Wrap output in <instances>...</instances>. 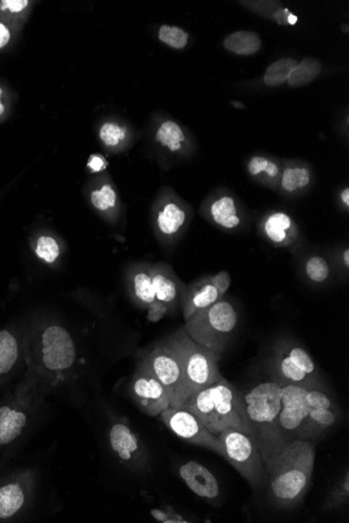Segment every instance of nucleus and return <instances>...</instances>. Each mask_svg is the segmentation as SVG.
Returning <instances> with one entry per match:
<instances>
[{"label":"nucleus","instance_id":"b1692460","mask_svg":"<svg viewBox=\"0 0 349 523\" xmlns=\"http://www.w3.org/2000/svg\"><path fill=\"white\" fill-rule=\"evenodd\" d=\"M186 220V213L175 203H168L157 215V227L163 235L173 236Z\"/></svg>","mask_w":349,"mask_h":523},{"label":"nucleus","instance_id":"de8ad7c7","mask_svg":"<svg viewBox=\"0 0 349 523\" xmlns=\"http://www.w3.org/2000/svg\"><path fill=\"white\" fill-rule=\"evenodd\" d=\"M1 94H2V89L1 88H0V98H1ZM4 106L2 105L1 101H0V115L4 113Z\"/></svg>","mask_w":349,"mask_h":523},{"label":"nucleus","instance_id":"7ed1b4c3","mask_svg":"<svg viewBox=\"0 0 349 523\" xmlns=\"http://www.w3.org/2000/svg\"><path fill=\"white\" fill-rule=\"evenodd\" d=\"M242 394L224 377L189 397L182 409L198 417L211 434L218 436L226 428L251 435L243 409Z\"/></svg>","mask_w":349,"mask_h":523},{"label":"nucleus","instance_id":"cd10ccee","mask_svg":"<svg viewBox=\"0 0 349 523\" xmlns=\"http://www.w3.org/2000/svg\"><path fill=\"white\" fill-rule=\"evenodd\" d=\"M156 139L171 152H177L181 148V143L186 141V136L177 123L174 121H166L157 131Z\"/></svg>","mask_w":349,"mask_h":523},{"label":"nucleus","instance_id":"f8f14e48","mask_svg":"<svg viewBox=\"0 0 349 523\" xmlns=\"http://www.w3.org/2000/svg\"><path fill=\"white\" fill-rule=\"evenodd\" d=\"M141 362L166 387L171 399V407L182 409L188 400L186 382L179 360L166 340L143 356Z\"/></svg>","mask_w":349,"mask_h":523},{"label":"nucleus","instance_id":"f03ea898","mask_svg":"<svg viewBox=\"0 0 349 523\" xmlns=\"http://www.w3.org/2000/svg\"><path fill=\"white\" fill-rule=\"evenodd\" d=\"M76 357V342L69 329L51 324L40 335L38 369L24 382L45 397L51 387L67 382Z\"/></svg>","mask_w":349,"mask_h":523},{"label":"nucleus","instance_id":"dca6fc26","mask_svg":"<svg viewBox=\"0 0 349 523\" xmlns=\"http://www.w3.org/2000/svg\"><path fill=\"white\" fill-rule=\"evenodd\" d=\"M150 270L156 301L166 306L168 313H175L181 308L186 286L168 265L155 263L151 265Z\"/></svg>","mask_w":349,"mask_h":523},{"label":"nucleus","instance_id":"a211bd4d","mask_svg":"<svg viewBox=\"0 0 349 523\" xmlns=\"http://www.w3.org/2000/svg\"><path fill=\"white\" fill-rule=\"evenodd\" d=\"M179 475L186 486L199 497L213 500L220 496V484L217 477L199 462L189 461L182 464Z\"/></svg>","mask_w":349,"mask_h":523},{"label":"nucleus","instance_id":"a18cd8bd","mask_svg":"<svg viewBox=\"0 0 349 523\" xmlns=\"http://www.w3.org/2000/svg\"><path fill=\"white\" fill-rule=\"evenodd\" d=\"M341 200L342 202L344 203V204L346 205V207H349V189L345 188L343 191H342L341 193Z\"/></svg>","mask_w":349,"mask_h":523},{"label":"nucleus","instance_id":"bb28decb","mask_svg":"<svg viewBox=\"0 0 349 523\" xmlns=\"http://www.w3.org/2000/svg\"><path fill=\"white\" fill-rule=\"evenodd\" d=\"M296 65L297 62L294 59H280V60L272 63L268 67L263 81H265V84L269 86L283 84V83L287 82Z\"/></svg>","mask_w":349,"mask_h":523},{"label":"nucleus","instance_id":"a878e982","mask_svg":"<svg viewBox=\"0 0 349 523\" xmlns=\"http://www.w3.org/2000/svg\"><path fill=\"white\" fill-rule=\"evenodd\" d=\"M339 410L312 409L310 410V421L315 440L320 438L326 430L332 428L339 420Z\"/></svg>","mask_w":349,"mask_h":523},{"label":"nucleus","instance_id":"f3484780","mask_svg":"<svg viewBox=\"0 0 349 523\" xmlns=\"http://www.w3.org/2000/svg\"><path fill=\"white\" fill-rule=\"evenodd\" d=\"M222 298L224 296L218 290L213 276L200 279L195 283L186 286L181 303L184 321L188 320L198 311L203 310L213 305Z\"/></svg>","mask_w":349,"mask_h":523},{"label":"nucleus","instance_id":"a19ab883","mask_svg":"<svg viewBox=\"0 0 349 523\" xmlns=\"http://www.w3.org/2000/svg\"><path fill=\"white\" fill-rule=\"evenodd\" d=\"M28 0H4L1 1L2 9L10 10L11 12L18 13L28 6Z\"/></svg>","mask_w":349,"mask_h":523},{"label":"nucleus","instance_id":"393cba45","mask_svg":"<svg viewBox=\"0 0 349 523\" xmlns=\"http://www.w3.org/2000/svg\"><path fill=\"white\" fill-rule=\"evenodd\" d=\"M321 71L320 61L314 58H305L297 63L287 82L291 87L298 88L312 83Z\"/></svg>","mask_w":349,"mask_h":523},{"label":"nucleus","instance_id":"4468645a","mask_svg":"<svg viewBox=\"0 0 349 523\" xmlns=\"http://www.w3.org/2000/svg\"><path fill=\"white\" fill-rule=\"evenodd\" d=\"M159 417L164 425L178 438L193 445L206 448L223 457L222 443L218 436L211 434L193 412L186 409L168 407Z\"/></svg>","mask_w":349,"mask_h":523},{"label":"nucleus","instance_id":"1a4fd4ad","mask_svg":"<svg viewBox=\"0 0 349 523\" xmlns=\"http://www.w3.org/2000/svg\"><path fill=\"white\" fill-rule=\"evenodd\" d=\"M218 438L222 443L223 457L252 488H262L267 473L256 437L236 428H226L218 435Z\"/></svg>","mask_w":349,"mask_h":523},{"label":"nucleus","instance_id":"c85d7f7f","mask_svg":"<svg viewBox=\"0 0 349 523\" xmlns=\"http://www.w3.org/2000/svg\"><path fill=\"white\" fill-rule=\"evenodd\" d=\"M310 182V171L305 168H288L281 176V187L287 193H295L308 186Z\"/></svg>","mask_w":349,"mask_h":523},{"label":"nucleus","instance_id":"412c9836","mask_svg":"<svg viewBox=\"0 0 349 523\" xmlns=\"http://www.w3.org/2000/svg\"><path fill=\"white\" fill-rule=\"evenodd\" d=\"M293 222L285 213H272L263 225V231L268 240L278 247H285L293 238Z\"/></svg>","mask_w":349,"mask_h":523},{"label":"nucleus","instance_id":"72a5a7b5","mask_svg":"<svg viewBox=\"0 0 349 523\" xmlns=\"http://www.w3.org/2000/svg\"><path fill=\"white\" fill-rule=\"evenodd\" d=\"M36 254L45 263L51 265L60 257V245L55 238L51 236H41L36 245Z\"/></svg>","mask_w":349,"mask_h":523},{"label":"nucleus","instance_id":"2f4dec72","mask_svg":"<svg viewBox=\"0 0 349 523\" xmlns=\"http://www.w3.org/2000/svg\"><path fill=\"white\" fill-rule=\"evenodd\" d=\"M248 171L253 177L265 175L269 179H277L280 171L275 162L262 156H254L248 163Z\"/></svg>","mask_w":349,"mask_h":523},{"label":"nucleus","instance_id":"c756f323","mask_svg":"<svg viewBox=\"0 0 349 523\" xmlns=\"http://www.w3.org/2000/svg\"><path fill=\"white\" fill-rule=\"evenodd\" d=\"M305 270L306 277L313 283H326L330 276V263L324 257L318 256V255L310 257L306 260Z\"/></svg>","mask_w":349,"mask_h":523},{"label":"nucleus","instance_id":"f704fd0d","mask_svg":"<svg viewBox=\"0 0 349 523\" xmlns=\"http://www.w3.org/2000/svg\"><path fill=\"white\" fill-rule=\"evenodd\" d=\"M349 498V474L348 471L345 472V477L342 481L337 484V486L333 489L332 492L328 495V500L325 502L324 509H334L343 507L348 504Z\"/></svg>","mask_w":349,"mask_h":523},{"label":"nucleus","instance_id":"7c9ffc66","mask_svg":"<svg viewBox=\"0 0 349 523\" xmlns=\"http://www.w3.org/2000/svg\"><path fill=\"white\" fill-rule=\"evenodd\" d=\"M306 401L312 409L339 410L335 399L328 393L323 385L308 387Z\"/></svg>","mask_w":349,"mask_h":523},{"label":"nucleus","instance_id":"ddd939ff","mask_svg":"<svg viewBox=\"0 0 349 523\" xmlns=\"http://www.w3.org/2000/svg\"><path fill=\"white\" fill-rule=\"evenodd\" d=\"M108 444L119 463L131 470H145L148 452L143 440L133 430L126 418H116L108 427Z\"/></svg>","mask_w":349,"mask_h":523},{"label":"nucleus","instance_id":"6ab92c4d","mask_svg":"<svg viewBox=\"0 0 349 523\" xmlns=\"http://www.w3.org/2000/svg\"><path fill=\"white\" fill-rule=\"evenodd\" d=\"M150 269L151 265H134L128 275V285L133 302L145 310L152 308L157 302Z\"/></svg>","mask_w":349,"mask_h":523},{"label":"nucleus","instance_id":"37998d69","mask_svg":"<svg viewBox=\"0 0 349 523\" xmlns=\"http://www.w3.org/2000/svg\"><path fill=\"white\" fill-rule=\"evenodd\" d=\"M9 41H10V31L4 24H0V49L6 46Z\"/></svg>","mask_w":349,"mask_h":523},{"label":"nucleus","instance_id":"423d86ee","mask_svg":"<svg viewBox=\"0 0 349 523\" xmlns=\"http://www.w3.org/2000/svg\"><path fill=\"white\" fill-rule=\"evenodd\" d=\"M238 323L236 306L224 298L198 311L186 321L184 330L191 340L218 356L226 350Z\"/></svg>","mask_w":349,"mask_h":523},{"label":"nucleus","instance_id":"4be33fe9","mask_svg":"<svg viewBox=\"0 0 349 523\" xmlns=\"http://www.w3.org/2000/svg\"><path fill=\"white\" fill-rule=\"evenodd\" d=\"M227 51L238 56H251L262 47V39L254 31H240L227 36L224 40Z\"/></svg>","mask_w":349,"mask_h":523},{"label":"nucleus","instance_id":"5701e85b","mask_svg":"<svg viewBox=\"0 0 349 523\" xmlns=\"http://www.w3.org/2000/svg\"><path fill=\"white\" fill-rule=\"evenodd\" d=\"M211 215L213 222L225 229H234L241 224L233 198L224 196L211 204Z\"/></svg>","mask_w":349,"mask_h":523},{"label":"nucleus","instance_id":"4c0bfd02","mask_svg":"<svg viewBox=\"0 0 349 523\" xmlns=\"http://www.w3.org/2000/svg\"><path fill=\"white\" fill-rule=\"evenodd\" d=\"M151 516L157 522L162 523H186L191 522L183 516L180 515L172 507L168 506L164 509H153L150 511Z\"/></svg>","mask_w":349,"mask_h":523},{"label":"nucleus","instance_id":"9d476101","mask_svg":"<svg viewBox=\"0 0 349 523\" xmlns=\"http://www.w3.org/2000/svg\"><path fill=\"white\" fill-rule=\"evenodd\" d=\"M269 364L274 382L281 385L313 387L323 385L320 372L312 356L303 347L292 340H283L277 345Z\"/></svg>","mask_w":349,"mask_h":523},{"label":"nucleus","instance_id":"c9c22d12","mask_svg":"<svg viewBox=\"0 0 349 523\" xmlns=\"http://www.w3.org/2000/svg\"><path fill=\"white\" fill-rule=\"evenodd\" d=\"M116 191L110 185H103L101 189L92 191L91 203L98 210L107 211L116 205Z\"/></svg>","mask_w":349,"mask_h":523},{"label":"nucleus","instance_id":"c03bdc74","mask_svg":"<svg viewBox=\"0 0 349 523\" xmlns=\"http://www.w3.org/2000/svg\"><path fill=\"white\" fill-rule=\"evenodd\" d=\"M341 258H342V263H343V265H345L346 269H348L349 268V249L348 248H346V249L344 250V252H342Z\"/></svg>","mask_w":349,"mask_h":523},{"label":"nucleus","instance_id":"f257e3e1","mask_svg":"<svg viewBox=\"0 0 349 523\" xmlns=\"http://www.w3.org/2000/svg\"><path fill=\"white\" fill-rule=\"evenodd\" d=\"M316 447L312 441L288 443L265 464L268 498L278 509H292L303 499L314 471Z\"/></svg>","mask_w":349,"mask_h":523},{"label":"nucleus","instance_id":"2eb2a0df","mask_svg":"<svg viewBox=\"0 0 349 523\" xmlns=\"http://www.w3.org/2000/svg\"><path fill=\"white\" fill-rule=\"evenodd\" d=\"M129 391L138 409L148 416H159L171 407L170 395L166 387L141 360L130 382Z\"/></svg>","mask_w":349,"mask_h":523},{"label":"nucleus","instance_id":"20e7f679","mask_svg":"<svg viewBox=\"0 0 349 523\" xmlns=\"http://www.w3.org/2000/svg\"><path fill=\"white\" fill-rule=\"evenodd\" d=\"M242 401L247 425L258 440L265 466L287 445L277 425L281 409V385L274 380L261 383L242 396Z\"/></svg>","mask_w":349,"mask_h":523},{"label":"nucleus","instance_id":"ea45409f","mask_svg":"<svg viewBox=\"0 0 349 523\" xmlns=\"http://www.w3.org/2000/svg\"><path fill=\"white\" fill-rule=\"evenodd\" d=\"M148 320L150 322L159 321L164 315L168 313V308H166V306L162 305V304L158 303V302H156V303H155L152 308H148Z\"/></svg>","mask_w":349,"mask_h":523},{"label":"nucleus","instance_id":"0eeeda50","mask_svg":"<svg viewBox=\"0 0 349 523\" xmlns=\"http://www.w3.org/2000/svg\"><path fill=\"white\" fill-rule=\"evenodd\" d=\"M42 405L19 385L0 395V455H8L26 438Z\"/></svg>","mask_w":349,"mask_h":523},{"label":"nucleus","instance_id":"e433bc0d","mask_svg":"<svg viewBox=\"0 0 349 523\" xmlns=\"http://www.w3.org/2000/svg\"><path fill=\"white\" fill-rule=\"evenodd\" d=\"M100 137L106 146H116L126 138V130L116 123H106L101 128Z\"/></svg>","mask_w":349,"mask_h":523},{"label":"nucleus","instance_id":"58836bf2","mask_svg":"<svg viewBox=\"0 0 349 523\" xmlns=\"http://www.w3.org/2000/svg\"><path fill=\"white\" fill-rule=\"evenodd\" d=\"M213 281H215L216 285H217L218 290L222 293L223 296H225V295H226L227 290H228V288H231V276H229L228 273L223 270V272H220L218 273V274L213 276Z\"/></svg>","mask_w":349,"mask_h":523},{"label":"nucleus","instance_id":"aec40b11","mask_svg":"<svg viewBox=\"0 0 349 523\" xmlns=\"http://www.w3.org/2000/svg\"><path fill=\"white\" fill-rule=\"evenodd\" d=\"M20 342L10 329L0 330V385L10 378L19 362Z\"/></svg>","mask_w":349,"mask_h":523},{"label":"nucleus","instance_id":"79ce46f5","mask_svg":"<svg viewBox=\"0 0 349 523\" xmlns=\"http://www.w3.org/2000/svg\"><path fill=\"white\" fill-rule=\"evenodd\" d=\"M88 166H89L90 170H92V171H102L106 168L105 159H103V157H101V156H91V157H90L89 162H88Z\"/></svg>","mask_w":349,"mask_h":523},{"label":"nucleus","instance_id":"9b49d317","mask_svg":"<svg viewBox=\"0 0 349 523\" xmlns=\"http://www.w3.org/2000/svg\"><path fill=\"white\" fill-rule=\"evenodd\" d=\"M308 390L303 385H281V409L277 425L285 444L295 440H315L310 421V407L306 401Z\"/></svg>","mask_w":349,"mask_h":523},{"label":"nucleus","instance_id":"39448f33","mask_svg":"<svg viewBox=\"0 0 349 523\" xmlns=\"http://www.w3.org/2000/svg\"><path fill=\"white\" fill-rule=\"evenodd\" d=\"M166 340L179 360L188 399L222 380L218 369L220 356L191 340L183 328Z\"/></svg>","mask_w":349,"mask_h":523},{"label":"nucleus","instance_id":"49530a36","mask_svg":"<svg viewBox=\"0 0 349 523\" xmlns=\"http://www.w3.org/2000/svg\"><path fill=\"white\" fill-rule=\"evenodd\" d=\"M297 20H298V18H297V16L292 14L291 13V14L288 16L287 24H291V26H293V24H296Z\"/></svg>","mask_w":349,"mask_h":523},{"label":"nucleus","instance_id":"473e14b6","mask_svg":"<svg viewBox=\"0 0 349 523\" xmlns=\"http://www.w3.org/2000/svg\"><path fill=\"white\" fill-rule=\"evenodd\" d=\"M159 40L175 49H182L188 41V34L177 26H162L159 29Z\"/></svg>","mask_w":349,"mask_h":523},{"label":"nucleus","instance_id":"6e6552de","mask_svg":"<svg viewBox=\"0 0 349 523\" xmlns=\"http://www.w3.org/2000/svg\"><path fill=\"white\" fill-rule=\"evenodd\" d=\"M37 488V472L31 467L8 468L0 464V522L24 517L33 507Z\"/></svg>","mask_w":349,"mask_h":523}]
</instances>
